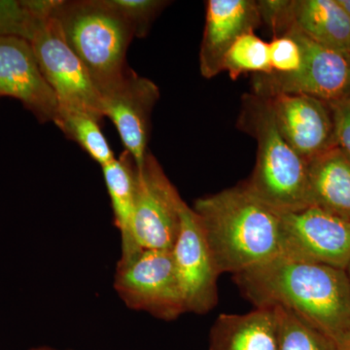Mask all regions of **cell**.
Listing matches in <instances>:
<instances>
[{
  "mask_svg": "<svg viewBox=\"0 0 350 350\" xmlns=\"http://www.w3.org/2000/svg\"><path fill=\"white\" fill-rule=\"evenodd\" d=\"M234 280L255 308L290 310L335 340L350 330L345 269L278 255L234 275Z\"/></svg>",
  "mask_w": 350,
  "mask_h": 350,
  "instance_id": "1",
  "label": "cell"
},
{
  "mask_svg": "<svg viewBox=\"0 0 350 350\" xmlns=\"http://www.w3.org/2000/svg\"><path fill=\"white\" fill-rule=\"evenodd\" d=\"M193 209L220 275H238L280 255V213L244 184L200 198Z\"/></svg>",
  "mask_w": 350,
  "mask_h": 350,
  "instance_id": "2",
  "label": "cell"
},
{
  "mask_svg": "<svg viewBox=\"0 0 350 350\" xmlns=\"http://www.w3.org/2000/svg\"><path fill=\"white\" fill-rule=\"evenodd\" d=\"M239 124L257 142L256 165L244 184L251 194L280 213L310 206L308 162L282 137L268 98L244 96Z\"/></svg>",
  "mask_w": 350,
  "mask_h": 350,
  "instance_id": "3",
  "label": "cell"
},
{
  "mask_svg": "<svg viewBox=\"0 0 350 350\" xmlns=\"http://www.w3.org/2000/svg\"><path fill=\"white\" fill-rule=\"evenodd\" d=\"M100 96L123 79L135 32L107 0H57L52 12Z\"/></svg>",
  "mask_w": 350,
  "mask_h": 350,
  "instance_id": "4",
  "label": "cell"
},
{
  "mask_svg": "<svg viewBox=\"0 0 350 350\" xmlns=\"http://www.w3.org/2000/svg\"><path fill=\"white\" fill-rule=\"evenodd\" d=\"M114 287L131 310L167 321L186 312L172 250H139L121 257Z\"/></svg>",
  "mask_w": 350,
  "mask_h": 350,
  "instance_id": "5",
  "label": "cell"
},
{
  "mask_svg": "<svg viewBox=\"0 0 350 350\" xmlns=\"http://www.w3.org/2000/svg\"><path fill=\"white\" fill-rule=\"evenodd\" d=\"M287 32L303 46V66L290 75H255L253 94L262 98L282 94H306L328 103L349 98L350 53L320 45L297 29Z\"/></svg>",
  "mask_w": 350,
  "mask_h": 350,
  "instance_id": "6",
  "label": "cell"
},
{
  "mask_svg": "<svg viewBox=\"0 0 350 350\" xmlns=\"http://www.w3.org/2000/svg\"><path fill=\"white\" fill-rule=\"evenodd\" d=\"M31 44L39 68L54 92L57 105L84 111L103 121L101 96L52 15L38 27Z\"/></svg>",
  "mask_w": 350,
  "mask_h": 350,
  "instance_id": "7",
  "label": "cell"
},
{
  "mask_svg": "<svg viewBox=\"0 0 350 350\" xmlns=\"http://www.w3.org/2000/svg\"><path fill=\"white\" fill-rule=\"evenodd\" d=\"M137 199L131 225L133 253L172 250L180 227L183 200L150 152L137 167Z\"/></svg>",
  "mask_w": 350,
  "mask_h": 350,
  "instance_id": "8",
  "label": "cell"
},
{
  "mask_svg": "<svg viewBox=\"0 0 350 350\" xmlns=\"http://www.w3.org/2000/svg\"><path fill=\"white\" fill-rule=\"evenodd\" d=\"M280 255L297 261L347 269L350 222L313 206L280 213Z\"/></svg>",
  "mask_w": 350,
  "mask_h": 350,
  "instance_id": "9",
  "label": "cell"
},
{
  "mask_svg": "<svg viewBox=\"0 0 350 350\" xmlns=\"http://www.w3.org/2000/svg\"><path fill=\"white\" fill-rule=\"evenodd\" d=\"M172 253L186 312L206 314L213 310L218 303L220 273L199 216L184 200L178 236Z\"/></svg>",
  "mask_w": 350,
  "mask_h": 350,
  "instance_id": "10",
  "label": "cell"
},
{
  "mask_svg": "<svg viewBox=\"0 0 350 350\" xmlns=\"http://www.w3.org/2000/svg\"><path fill=\"white\" fill-rule=\"evenodd\" d=\"M159 98L155 83L130 68L118 85L101 96L103 116L111 120L137 167L144 165L149 152L151 113Z\"/></svg>",
  "mask_w": 350,
  "mask_h": 350,
  "instance_id": "11",
  "label": "cell"
},
{
  "mask_svg": "<svg viewBox=\"0 0 350 350\" xmlns=\"http://www.w3.org/2000/svg\"><path fill=\"white\" fill-rule=\"evenodd\" d=\"M266 98L282 137L306 162L338 146L328 103L306 94H282Z\"/></svg>",
  "mask_w": 350,
  "mask_h": 350,
  "instance_id": "12",
  "label": "cell"
},
{
  "mask_svg": "<svg viewBox=\"0 0 350 350\" xmlns=\"http://www.w3.org/2000/svg\"><path fill=\"white\" fill-rule=\"evenodd\" d=\"M0 96L20 100L38 121H54L59 107L56 96L25 39L0 38Z\"/></svg>",
  "mask_w": 350,
  "mask_h": 350,
  "instance_id": "13",
  "label": "cell"
},
{
  "mask_svg": "<svg viewBox=\"0 0 350 350\" xmlns=\"http://www.w3.org/2000/svg\"><path fill=\"white\" fill-rule=\"evenodd\" d=\"M262 24L255 0H208L200 50V73L211 79L223 72L228 51L237 39Z\"/></svg>",
  "mask_w": 350,
  "mask_h": 350,
  "instance_id": "14",
  "label": "cell"
},
{
  "mask_svg": "<svg viewBox=\"0 0 350 350\" xmlns=\"http://www.w3.org/2000/svg\"><path fill=\"white\" fill-rule=\"evenodd\" d=\"M308 204L350 222V156L335 146L308 163Z\"/></svg>",
  "mask_w": 350,
  "mask_h": 350,
  "instance_id": "15",
  "label": "cell"
},
{
  "mask_svg": "<svg viewBox=\"0 0 350 350\" xmlns=\"http://www.w3.org/2000/svg\"><path fill=\"white\" fill-rule=\"evenodd\" d=\"M208 350H278L275 308L219 315L209 333Z\"/></svg>",
  "mask_w": 350,
  "mask_h": 350,
  "instance_id": "16",
  "label": "cell"
},
{
  "mask_svg": "<svg viewBox=\"0 0 350 350\" xmlns=\"http://www.w3.org/2000/svg\"><path fill=\"white\" fill-rule=\"evenodd\" d=\"M291 29L320 45L350 53V18L337 0H294Z\"/></svg>",
  "mask_w": 350,
  "mask_h": 350,
  "instance_id": "17",
  "label": "cell"
},
{
  "mask_svg": "<svg viewBox=\"0 0 350 350\" xmlns=\"http://www.w3.org/2000/svg\"><path fill=\"white\" fill-rule=\"evenodd\" d=\"M108 195L111 200L115 225L122 239L121 257L133 253L131 244V225L137 199V169L128 152L101 167Z\"/></svg>",
  "mask_w": 350,
  "mask_h": 350,
  "instance_id": "18",
  "label": "cell"
},
{
  "mask_svg": "<svg viewBox=\"0 0 350 350\" xmlns=\"http://www.w3.org/2000/svg\"><path fill=\"white\" fill-rule=\"evenodd\" d=\"M53 123L101 167L116 159L96 117L79 110L57 107Z\"/></svg>",
  "mask_w": 350,
  "mask_h": 350,
  "instance_id": "19",
  "label": "cell"
},
{
  "mask_svg": "<svg viewBox=\"0 0 350 350\" xmlns=\"http://www.w3.org/2000/svg\"><path fill=\"white\" fill-rule=\"evenodd\" d=\"M275 308L278 319V350H338L333 338L296 313Z\"/></svg>",
  "mask_w": 350,
  "mask_h": 350,
  "instance_id": "20",
  "label": "cell"
},
{
  "mask_svg": "<svg viewBox=\"0 0 350 350\" xmlns=\"http://www.w3.org/2000/svg\"><path fill=\"white\" fill-rule=\"evenodd\" d=\"M232 80L245 73L269 75L273 72L269 63V43L250 31L237 39L228 51L223 64Z\"/></svg>",
  "mask_w": 350,
  "mask_h": 350,
  "instance_id": "21",
  "label": "cell"
},
{
  "mask_svg": "<svg viewBox=\"0 0 350 350\" xmlns=\"http://www.w3.org/2000/svg\"><path fill=\"white\" fill-rule=\"evenodd\" d=\"M45 20L31 10L29 0H0V38H19L31 42Z\"/></svg>",
  "mask_w": 350,
  "mask_h": 350,
  "instance_id": "22",
  "label": "cell"
},
{
  "mask_svg": "<svg viewBox=\"0 0 350 350\" xmlns=\"http://www.w3.org/2000/svg\"><path fill=\"white\" fill-rule=\"evenodd\" d=\"M107 3L129 23L135 38H144L152 22L169 2L162 0H107Z\"/></svg>",
  "mask_w": 350,
  "mask_h": 350,
  "instance_id": "23",
  "label": "cell"
},
{
  "mask_svg": "<svg viewBox=\"0 0 350 350\" xmlns=\"http://www.w3.org/2000/svg\"><path fill=\"white\" fill-rule=\"evenodd\" d=\"M269 52L271 70L276 75L298 72L305 61L303 46L290 32L273 38L269 43Z\"/></svg>",
  "mask_w": 350,
  "mask_h": 350,
  "instance_id": "24",
  "label": "cell"
},
{
  "mask_svg": "<svg viewBox=\"0 0 350 350\" xmlns=\"http://www.w3.org/2000/svg\"><path fill=\"white\" fill-rule=\"evenodd\" d=\"M294 0H259L257 1L260 17L271 31L273 38L289 31L292 23Z\"/></svg>",
  "mask_w": 350,
  "mask_h": 350,
  "instance_id": "25",
  "label": "cell"
},
{
  "mask_svg": "<svg viewBox=\"0 0 350 350\" xmlns=\"http://www.w3.org/2000/svg\"><path fill=\"white\" fill-rule=\"evenodd\" d=\"M329 105L333 112L337 145L350 156V96Z\"/></svg>",
  "mask_w": 350,
  "mask_h": 350,
  "instance_id": "26",
  "label": "cell"
},
{
  "mask_svg": "<svg viewBox=\"0 0 350 350\" xmlns=\"http://www.w3.org/2000/svg\"><path fill=\"white\" fill-rule=\"evenodd\" d=\"M338 350H350V330L336 340Z\"/></svg>",
  "mask_w": 350,
  "mask_h": 350,
  "instance_id": "27",
  "label": "cell"
},
{
  "mask_svg": "<svg viewBox=\"0 0 350 350\" xmlns=\"http://www.w3.org/2000/svg\"><path fill=\"white\" fill-rule=\"evenodd\" d=\"M338 5L342 7V10L350 18V0H337Z\"/></svg>",
  "mask_w": 350,
  "mask_h": 350,
  "instance_id": "28",
  "label": "cell"
},
{
  "mask_svg": "<svg viewBox=\"0 0 350 350\" xmlns=\"http://www.w3.org/2000/svg\"><path fill=\"white\" fill-rule=\"evenodd\" d=\"M345 271H347V278H349V288H350V262H349V267H347V269H345Z\"/></svg>",
  "mask_w": 350,
  "mask_h": 350,
  "instance_id": "29",
  "label": "cell"
},
{
  "mask_svg": "<svg viewBox=\"0 0 350 350\" xmlns=\"http://www.w3.org/2000/svg\"><path fill=\"white\" fill-rule=\"evenodd\" d=\"M31 350H59V349H50V347H38V349H32Z\"/></svg>",
  "mask_w": 350,
  "mask_h": 350,
  "instance_id": "30",
  "label": "cell"
}]
</instances>
